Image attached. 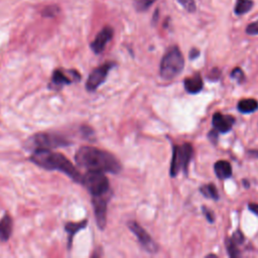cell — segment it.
<instances>
[{
  "label": "cell",
  "instance_id": "obj_11",
  "mask_svg": "<svg viewBox=\"0 0 258 258\" xmlns=\"http://www.w3.org/2000/svg\"><path fill=\"white\" fill-rule=\"evenodd\" d=\"M114 35V31L111 26H105L103 30L96 36L95 40L91 43V50L96 53H101L106 45L112 40Z\"/></svg>",
  "mask_w": 258,
  "mask_h": 258
},
{
  "label": "cell",
  "instance_id": "obj_9",
  "mask_svg": "<svg viewBox=\"0 0 258 258\" xmlns=\"http://www.w3.org/2000/svg\"><path fill=\"white\" fill-rule=\"evenodd\" d=\"M129 230L136 236L140 245L150 253H156L158 251L157 244L154 241L151 235L137 222L129 221L127 223Z\"/></svg>",
  "mask_w": 258,
  "mask_h": 258
},
{
  "label": "cell",
  "instance_id": "obj_17",
  "mask_svg": "<svg viewBox=\"0 0 258 258\" xmlns=\"http://www.w3.org/2000/svg\"><path fill=\"white\" fill-rule=\"evenodd\" d=\"M237 108L241 113H252L258 109V102L255 99H243L239 101Z\"/></svg>",
  "mask_w": 258,
  "mask_h": 258
},
{
  "label": "cell",
  "instance_id": "obj_30",
  "mask_svg": "<svg viewBox=\"0 0 258 258\" xmlns=\"http://www.w3.org/2000/svg\"><path fill=\"white\" fill-rule=\"evenodd\" d=\"M199 55H200V51L199 50H197V49H192L191 50V52H190V59L191 60L197 59Z\"/></svg>",
  "mask_w": 258,
  "mask_h": 258
},
{
  "label": "cell",
  "instance_id": "obj_13",
  "mask_svg": "<svg viewBox=\"0 0 258 258\" xmlns=\"http://www.w3.org/2000/svg\"><path fill=\"white\" fill-rule=\"evenodd\" d=\"M185 89L188 93L191 94H197L200 91H202L204 87V82L202 77L200 76V74H195L191 77H188L184 81Z\"/></svg>",
  "mask_w": 258,
  "mask_h": 258
},
{
  "label": "cell",
  "instance_id": "obj_29",
  "mask_svg": "<svg viewBox=\"0 0 258 258\" xmlns=\"http://www.w3.org/2000/svg\"><path fill=\"white\" fill-rule=\"evenodd\" d=\"M208 136H209V139H210L213 143H216L217 140H218V131H217L216 129H214V130H212V131L209 132Z\"/></svg>",
  "mask_w": 258,
  "mask_h": 258
},
{
  "label": "cell",
  "instance_id": "obj_23",
  "mask_svg": "<svg viewBox=\"0 0 258 258\" xmlns=\"http://www.w3.org/2000/svg\"><path fill=\"white\" fill-rule=\"evenodd\" d=\"M60 12V8L59 6L56 5H51L48 6L44 11H43V15L46 17H54L56 14H59Z\"/></svg>",
  "mask_w": 258,
  "mask_h": 258
},
{
  "label": "cell",
  "instance_id": "obj_18",
  "mask_svg": "<svg viewBox=\"0 0 258 258\" xmlns=\"http://www.w3.org/2000/svg\"><path fill=\"white\" fill-rule=\"evenodd\" d=\"M252 7H253L252 0H237L234 11L237 15H242L247 13L249 10H251Z\"/></svg>",
  "mask_w": 258,
  "mask_h": 258
},
{
  "label": "cell",
  "instance_id": "obj_24",
  "mask_svg": "<svg viewBox=\"0 0 258 258\" xmlns=\"http://www.w3.org/2000/svg\"><path fill=\"white\" fill-rule=\"evenodd\" d=\"M231 77L234 78L235 80H237L240 84L244 82L245 80V76H244V73L243 71L240 69V68H235L232 73H231Z\"/></svg>",
  "mask_w": 258,
  "mask_h": 258
},
{
  "label": "cell",
  "instance_id": "obj_21",
  "mask_svg": "<svg viewBox=\"0 0 258 258\" xmlns=\"http://www.w3.org/2000/svg\"><path fill=\"white\" fill-rule=\"evenodd\" d=\"M156 0H134V7L137 11H147Z\"/></svg>",
  "mask_w": 258,
  "mask_h": 258
},
{
  "label": "cell",
  "instance_id": "obj_4",
  "mask_svg": "<svg viewBox=\"0 0 258 258\" xmlns=\"http://www.w3.org/2000/svg\"><path fill=\"white\" fill-rule=\"evenodd\" d=\"M27 145L28 148L34 149V151L38 149L52 150V149L69 147L71 145V142L59 133L40 132L33 135L30 139H28Z\"/></svg>",
  "mask_w": 258,
  "mask_h": 258
},
{
  "label": "cell",
  "instance_id": "obj_2",
  "mask_svg": "<svg viewBox=\"0 0 258 258\" xmlns=\"http://www.w3.org/2000/svg\"><path fill=\"white\" fill-rule=\"evenodd\" d=\"M30 160L38 166L47 170H59L67 175L73 181L80 183L82 175L79 173L76 166L64 155L53 153L52 150L38 149L35 150L30 156Z\"/></svg>",
  "mask_w": 258,
  "mask_h": 258
},
{
  "label": "cell",
  "instance_id": "obj_10",
  "mask_svg": "<svg viewBox=\"0 0 258 258\" xmlns=\"http://www.w3.org/2000/svg\"><path fill=\"white\" fill-rule=\"evenodd\" d=\"M109 201V195L92 197V206L99 229L104 230L107 224V206Z\"/></svg>",
  "mask_w": 258,
  "mask_h": 258
},
{
  "label": "cell",
  "instance_id": "obj_7",
  "mask_svg": "<svg viewBox=\"0 0 258 258\" xmlns=\"http://www.w3.org/2000/svg\"><path fill=\"white\" fill-rule=\"evenodd\" d=\"M81 75L75 70H54L51 79L50 88L52 90H62L65 86L70 85L74 82H79Z\"/></svg>",
  "mask_w": 258,
  "mask_h": 258
},
{
  "label": "cell",
  "instance_id": "obj_3",
  "mask_svg": "<svg viewBox=\"0 0 258 258\" xmlns=\"http://www.w3.org/2000/svg\"><path fill=\"white\" fill-rule=\"evenodd\" d=\"M185 60L182 52L178 47L169 48L160 62L159 74L164 80L176 78L184 70Z\"/></svg>",
  "mask_w": 258,
  "mask_h": 258
},
{
  "label": "cell",
  "instance_id": "obj_22",
  "mask_svg": "<svg viewBox=\"0 0 258 258\" xmlns=\"http://www.w3.org/2000/svg\"><path fill=\"white\" fill-rule=\"evenodd\" d=\"M178 2L189 12L193 13L196 11V2L195 0H178Z\"/></svg>",
  "mask_w": 258,
  "mask_h": 258
},
{
  "label": "cell",
  "instance_id": "obj_5",
  "mask_svg": "<svg viewBox=\"0 0 258 258\" xmlns=\"http://www.w3.org/2000/svg\"><path fill=\"white\" fill-rule=\"evenodd\" d=\"M80 184L88 190L92 197L111 195L109 181L102 171L88 170L82 176Z\"/></svg>",
  "mask_w": 258,
  "mask_h": 258
},
{
  "label": "cell",
  "instance_id": "obj_14",
  "mask_svg": "<svg viewBox=\"0 0 258 258\" xmlns=\"http://www.w3.org/2000/svg\"><path fill=\"white\" fill-rule=\"evenodd\" d=\"M87 224H88L87 220H83L81 222H69L65 225V230L68 233V249L69 250L72 248L74 236L79 231H81L82 229L87 227Z\"/></svg>",
  "mask_w": 258,
  "mask_h": 258
},
{
  "label": "cell",
  "instance_id": "obj_26",
  "mask_svg": "<svg viewBox=\"0 0 258 258\" xmlns=\"http://www.w3.org/2000/svg\"><path fill=\"white\" fill-rule=\"evenodd\" d=\"M202 210H203V213H204L205 217L207 218V220H208L210 223H214V221H215V215H214L213 211H212V210H209V209H208L207 207H205V206L202 207Z\"/></svg>",
  "mask_w": 258,
  "mask_h": 258
},
{
  "label": "cell",
  "instance_id": "obj_15",
  "mask_svg": "<svg viewBox=\"0 0 258 258\" xmlns=\"http://www.w3.org/2000/svg\"><path fill=\"white\" fill-rule=\"evenodd\" d=\"M12 219L8 214H5L0 220V242H6L12 234Z\"/></svg>",
  "mask_w": 258,
  "mask_h": 258
},
{
  "label": "cell",
  "instance_id": "obj_6",
  "mask_svg": "<svg viewBox=\"0 0 258 258\" xmlns=\"http://www.w3.org/2000/svg\"><path fill=\"white\" fill-rule=\"evenodd\" d=\"M193 156V147L190 143H184L182 146H174L173 158H171L169 174L171 178L177 177L181 171L187 173L188 165Z\"/></svg>",
  "mask_w": 258,
  "mask_h": 258
},
{
  "label": "cell",
  "instance_id": "obj_25",
  "mask_svg": "<svg viewBox=\"0 0 258 258\" xmlns=\"http://www.w3.org/2000/svg\"><path fill=\"white\" fill-rule=\"evenodd\" d=\"M246 34L250 36H256L258 35V20L250 23L246 27Z\"/></svg>",
  "mask_w": 258,
  "mask_h": 258
},
{
  "label": "cell",
  "instance_id": "obj_12",
  "mask_svg": "<svg viewBox=\"0 0 258 258\" xmlns=\"http://www.w3.org/2000/svg\"><path fill=\"white\" fill-rule=\"evenodd\" d=\"M213 126L218 132L226 133L232 129L233 124L235 123V118L231 115H223L220 112H216L213 116Z\"/></svg>",
  "mask_w": 258,
  "mask_h": 258
},
{
  "label": "cell",
  "instance_id": "obj_20",
  "mask_svg": "<svg viewBox=\"0 0 258 258\" xmlns=\"http://www.w3.org/2000/svg\"><path fill=\"white\" fill-rule=\"evenodd\" d=\"M225 245H226L229 256L232 257V258H236V257L240 256V252H239V249L237 247V244L233 241L232 238H229V237L226 238Z\"/></svg>",
  "mask_w": 258,
  "mask_h": 258
},
{
  "label": "cell",
  "instance_id": "obj_16",
  "mask_svg": "<svg viewBox=\"0 0 258 258\" xmlns=\"http://www.w3.org/2000/svg\"><path fill=\"white\" fill-rule=\"evenodd\" d=\"M216 176L220 180H226L232 176V166L226 160H219L214 165Z\"/></svg>",
  "mask_w": 258,
  "mask_h": 258
},
{
  "label": "cell",
  "instance_id": "obj_1",
  "mask_svg": "<svg viewBox=\"0 0 258 258\" xmlns=\"http://www.w3.org/2000/svg\"><path fill=\"white\" fill-rule=\"evenodd\" d=\"M75 160L80 167L87 170L118 174L122 169V164L116 156L94 147L80 148L75 155Z\"/></svg>",
  "mask_w": 258,
  "mask_h": 258
},
{
  "label": "cell",
  "instance_id": "obj_8",
  "mask_svg": "<svg viewBox=\"0 0 258 258\" xmlns=\"http://www.w3.org/2000/svg\"><path fill=\"white\" fill-rule=\"evenodd\" d=\"M115 66L116 64L114 62H107L102 66L94 69L90 74L87 83H86V89H87V91L95 92L99 86H101L105 82L111 69H113Z\"/></svg>",
  "mask_w": 258,
  "mask_h": 258
},
{
  "label": "cell",
  "instance_id": "obj_19",
  "mask_svg": "<svg viewBox=\"0 0 258 258\" xmlns=\"http://www.w3.org/2000/svg\"><path fill=\"white\" fill-rule=\"evenodd\" d=\"M200 192L202 193L203 196H205L206 198L212 199L214 201L219 200V194H218V191L214 184H208V185L202 186L200 188Z\"/></svg>",
  "mask_w": 258,
  "mask_h": 258
},
{
  "label": "cell",
  "instance_id": "obj_31",
  "mask_svg": "<svg viewBox=\"0 0 258 258\" xmlns=\"http://www.w3.org/2000/svg\"><path fill=\"white\" fill-rule=\"evenodd\" d=\"M248 209H249V211H251L252 213H254L255 215L258 216V204L250 203V204H248Z\"/></svg>",
  "mask_w": 258,
  "mask_h": 258
},
{
  "label": "cell",
  "instance_id": "obj_27",
  "mask_svg": "<svg viewBox=\"0 0 258 258\" xmlns=\"http://www.w3.org/2000/svg\"><path fill=\"white\" fill-rule=\"evenodd\" d=\"M232 239H233V241H234L236 244H242V243L244 242V235H243V233H242L241 231L237 230V231L233 234Z\"/></svg>",
  "mask_w": 258,
  "mask_h": 258
},
{
  "label": "cell",
  "instance_id": "obj_32",
  "mask_svg": "<svg viewBox=\"0 0 258 258\" xmlns=\"http://www.w3.org/2000/svg\"><path fill=\"white\" fill-rule=\"evenodd\" d=\"M248 154H249V155H251V156L258 157V151H249Z\"/></svg>",
  "mask_w": 258,
  "mask_h": 258
},
{
  "label": "cell",
  "instance_id": "obj_28",
  "mask_svg": "<svg viewBox=\"0 0 258 258\" xmlns=\"http://www.w3.org/2000/svg\"><path fill=\"white\" fill-rule=\"evenodd\" d=\"M220 76H221V71H220L219 69L215 68V69H213V70L210 72V74L207 75V78L210 79V80H212V81H217V80L220 78Z\"/></svg>",
  "mask_w": 258,
  "mask_h": 258
}]
</instances>
